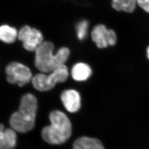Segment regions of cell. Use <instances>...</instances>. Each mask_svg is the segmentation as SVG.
<instances>
[{
    "instance_id": "1",
    "label": "cell",
    "mask_w": 149,
    "mask_h": 149,
    "mask_svg": "<svg viewBox=\"0 0 149 149\" xmlns=\"http://www.w3.org/2000/svg\"><path fill=\"white\" fill-rule=\"evenodd\" d=\"M37 107V100L35 96L31 93L23 96L18 110L10 117L11 128L21 133L32 130L35 126Z\"/></svg>"
},
{
    "instance_id": "2",
    "label": "cell",
    "mask_w": 149,
    "mask_h": 149,
    "mask_svg": "<svg viewBox=\"0 0 149 149\" xmlns=\"http://www.w3.org/2000/svg\"><path fill=\"white\" fill-rule=\"evenodd\" d=\"M50 124L42 128V138L53 145H60L66 142L72 132V125L67 116L58 110L51 111L49 116Z\"/></svg>"
},
{
    "instance_id": "3",
    "label": "cell",
    "mask_w": 149,
    "mask_h": 149,
    "mask_svg": "<svg viewBox=\"0 0 149 149\" xmlns=\"http://www.w3.org/2000/svg\"><path fill=\"white\" fill-rule=\"evenodd\" d=\"M54 46L49 41L42 42L35 51V65L42 73H49L65 65L70 54L69 48L63 47L53 54Z\"/></svg>"
},
{
    "instance_id": "4",
    "label": "cell",
    "mask_w": 149,
    "mask_h": 149,
    "mask_svg": "<svg viewBox=\"0 0 149 149\" xmlns=\"http://www.w3.org/2000/svg\"><path fill=\"white\" fill-rule=\"evenodd\" d=\"M68 77V69L64 65L56 68L49 74H37L33 77L31 83L33 87L38 91H48L55 87L57 83L66 82Z\"/></svg>"
},
{
    "instance_id": "5",
    "label": "cell",
    "mask_w": 149,
    "mask_h": 149,
    "mask_svg": "<svg viewBox=\"0 0 149 149\" xmlns=\"http://www.w3.org/2000/svg\"><path fill=\"white\" fill-rule=\"evenodd\" d=\"M6 79L9 83L22 87L29 83L33 79L30 68L18 62L9 63L6 68Z\"/></svg>"
},
{
    "instance_id": "6",
    "label": "cell",
    "mask_w": 149,
    "mask_h": 149,
    "mask_svg": "<svg viewBox=\"0 0 149 149\" xmlns=\"http://www.w3.org/2000/svg\"><path fill=\"white\" fill-rule=\"evenodd\" d=\"M18 38L22 42L24 48L29 51H35L43 40L42 34L39 30L27 25L20 30Z\"/></svg>"
},
{
    "instance_id": "7",
    "label": "cell",
    "mask_w": 149,
    "mask_h": 149,
    "mask_svg": "<svg viewBox=\"0 0 149 149\" xmlns=\"http://www.w3.org/2000/svg\"><path fill=\"white\" fill-rule=\"evenodd\" d=\"M92 38L100 48L113 46L117 42L116 32L111 29H108L102 24L96 25L92 32Z\"/></svg>"
},
{
    "instance_id": "8",
    "label": "cell",
    "mask_w": 149,
    "mask_h": 149,
    "mask_svg": "<svg viewBox=\"0 0 149 149\" xmlns=\"http://www.w3.org/2000/svg\"><path fill=\"white\" fill-rule=\"evenodd\" d=\"M61 99L65 108L69 112H76L80 110L81 96L76 90H64L61 94Z\"/></svg>"
},
{
    "instance_id": "9",
    "label": "cell",
    "mask_w": 149,
    "mask_h": 149,
    "mask_svg": "<svg viewBox=\"0 0 149 149\" xmlns=\"http://www.w3.org/2000/svg\"><path fill=\"white\" fill-rule=\"evenodd\" d=\"M16 131L12 128H5L0 125V149H14L17 143Z\"/></svg>"
},
{
    "instance_id": "10",
    "label": "cell",
    "mask_w": 149,
    "mask_h": 149,
    "mask_svg": "<svg viewBox=\"0 0 149 149\" xmlns=\"http://www.w3.org/2000/svg\"><path fill=\"white\" fill-rule=\"evenodd\" d=\"M92 71L86 63H79L73 65L71 70V75L73 79L77 82L87 80L91 76Z\"/></svg>"
},
{
    "instance_id": "11",
    "label": "cell",
    "mask_w": 149,
    "mask_h": 149,
    "mask_svg": "<svg viewBox=\"0 0 149 149\" xmlns=\"http://www.w3.org/2000/svg\"><path fill=\"white\" fill-rule=\"evenodd\" d=\"M73 149H104L101 141L95 138L82 136L75 141Z\"/></svg>"
},
{
    "instance_id": "12",
    "label": "cell",
    "mask_w": 149,
    "mask_h": 149,
    "mask_svg": "<svg viewBox=\"0 0 149 149\" xmlns=\"http://www.w3.org/2000/svg\"><path fill=\"white\" fill-rule=\"evenodd\" d=\"M111 4L117 11L131 13L135 9L136 0H112Z\"/></svg>"
},
{
    "instance_id": "13",
    "label": "cell",
    "mask_w": 149,
    "mask_h": 149,
    "mask_svg": "<svg viewBox=\"0 0 149 149\" xmlns=\"http://www.w3.org/2000/svg\"><path fill=\"white\" fill-rule=\"evenodd\" d=\"M17 30L14 27L3 25L0 28V38L3 42L11 44L14 42L17 37Z\"/></svg>"
},
{
    "instance_id": "14",
    "label": "cell",
    "mask_w": 149,
    "mask_h": 149,
    "mask_svg": "<svg viewBox=\"0 0 149 149\" xmlns=\"http://www.w3.org/2000/svg\"><path fill=\"white\" fill-rule=\"evenodd\" d=\"M88 26V21L86 20H81L78 22L76 26V32L77 37L79 40L82 41L86 38Z\"/></svg>"
},
{
    "instance_id": "15",
    "label": "cell",
    "mask_w": 149,
    "mask_h": 149,
    "mask_svg": "<svg viewBox=\"0 0 149 149\" xmlns=\"http://www.w3.org/2000/svg\"><path fill=\"white\" fill-rule=\"evenodd\" d=\"M136 4L143 10L149 14V0H136Z\"/></svg>"
},
{
    "instance_id": "16",
    "label": "cell",
    "mask_w": 149,
    "mask_h": 149,
    "mask_svg": "<svg viewBox=\"0 0 149 149\" xmlns=\"http://www.w3.org/2000/svg\"><path fill=\"white\" fill-rule=\"evenodd\" d=\"M147 56L148 58V59L149 60V46H148V48H147Z\"/></svg>"
}]
</instances>
